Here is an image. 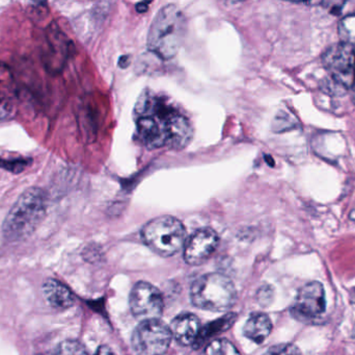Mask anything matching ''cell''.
<instances>
[{
    "instance_id": "obj_1",
    "label": "cell",
    "mask_w": 355,
    "mask_h": 355,
    "mask_svg": "<svg viewBox=\"0 0 355 355\" xmlns=\"http://www.w3.org/2000/svg\"><path fill=\"white\" fill-rule=\"evenodd\" d=\"M47 197L40 188H29L15 202L2 225V233L10 242L31 237L45 218Z\"/></svg>"
},
{
    "instance_id": "obj_2",
    "label": "cell",
    "mask_w": 355,
    "mask_h": 355,
    "mask_svg": "<svg viewBox=\"0 0 355 355\" xmlns=\"http://www.w3.org/2000/svg\"><path fill=\"white\" fill-rule=\"evenodd\" d=\"M186 21L183 13L174 4L162 8L152 22L148 35V47L162 58L172 60L177 56L185 37Z\"/></svg>"
},
{
    "instance_id": "obj_3",
    "label": "cell",
    "mask_w": 355,
    "mask_h": 355,
    "mask_svg": "<svg viewBox=\"0 0 355 355\" xmlns=\"http://www.w3.org/2000/svg\"><path fill=\"white\" fill-rule=\"evenodd\" d=\"M193 306L211 312H225L237 297L235 286L221 273H209L194 281L190 291Z\"/></svg>"
},
{
    "instance_id": "obj_4",
    "label": "cell",
    "mask_w": 355,
    "mask_h": 355,
    "mask_svg": "<svg viewBox=\"0 0 355 355\" xmlns=\"http://www.w3.org/2000/svg\"><path fill=\"white\" fill-rule=\"evenodd\" d=\"M141 237L150 249L168 258L185 246L186 229L183 223L175 217H158L145 225Z\"/></svg>"
},
{
    "instance_id": "obj_5",
    "label": "cell",
    "mask_w": 355,
    "mask_h": 355,
    "mask_svg": "<svg viewBox=\"0 0 355 355\" xmlns=\"http://www.w3.org/2000/svg\"><path fill=\"white\" fill-rule=\"evenodd\" d=\"M323 65L331 79V91L345 93L355 83V46L338 43L329 47L322 56Z\"/></svg>"
},
{
    "instance_id": "obj_6",
    "label": "cell",
    "mask_w": 355,
    "mask_h": 355,
    "mask_svg": "<svg viewBox=\"0 0 355 355\" xmlns=\"http://www.w3.org/2000/svg\"><path fill=\"white\" fill-rule=\"evenodd\" d=\"M172 338L170 327L159 319L143 321L133 331V350L137 355H164Z\"/></svg>"
},
{
    "instance_id": "obj_7",
    "label": "cell",
    "mask_w": 355,
    "mask_h": 355,
    "mask_svg": "<svg viewBox=\"0 0 355 355\" xmlns=\"http://www.w3.org/2000/svg\"><path fill=\"white\" fill-rule=\"evenodd\" d=\"M129 304L133 316L141 322L159 319L164 312L162 293L157 288L146 281H139L133 287Z\"/></svg>"
},
{
    "instance_id": "obj_8",
    "label": "cell",
    "mask_w": 355,
    "mask_h": 355,
    "mask_svg": "<svg viewBox=\"0 0 355 355\" xmlns=\"http://www.w3.org/2000/svg\"><path fill=\"white\" fill-rule=\"evenodd\" d=\"M325 310L327 297L324 288L319 281H312L300 290L291 313L300 320H311L322 315Z\"/></svg>"
},
{
    "instance_id": "obj_9",
    "label": "cell",
    "mask_w": 355,
    "mask_h": 355,
    "mask_svg": "<svg viewBox=\"0 0 355 355\" xmlns=\"http://www.w3.org/2000/svg\"><path fill=\"white\" fill-rule=\"evenodd\" d=\"M219 237L214 229L205 227L194 231L184 246V260L188 265L198 266L206 262L218 247Z\"/></svg>"
},
{
    "instance_id": "obj_10",
    "label": "cell",
    "mask_w": 355,
    "mask_h": 355,
    "mask_svg": "<svg viewBox=\"0 0 355 355\" xmlns=\"http://www.w3.org/2000/svg\"><path fill=\"white\" fill-rule=\"evenodd\" d=\"M168 146L173 149L182 150L191 142L193 129L187 117L172 110L166 118Z\"/></svg>"
},
{
    "instance_id": "obj_11",
    "label": "cell",
    "mask_w": 355,
    "mask_h": 355,
    "mask_svg": "<svg viewBox=\"0 0 355 355\" xmlns=\"http://www.w3.org/2000/svg\"><path fill=\"white\" fill-rule=\"evenodd\" d=\"M200 329L198 317L188 313L178 316L171 327L173 337L183 346L193 345L200 335Z\"/></svg>"
},
{
    "instance_id": "obj_12",
    "label": "cell",
    "mask_w": 355,
    "mask_h": 355,
    "mask_svg": "<svg viewBox=\"0 0 355 355\" xmlns=\"http://www.w3.org/2000/svg\"><path fill=\"white\" fill-rule=\"evenodd\" d=\"M42 293L46 302L54 310H67L75 302L74 295L70 289L56 279H47L42 286Z\"/></svg>"
},
{
    "instance_id": "obj_13",
    "label": "cell",
    "mask_w": 355,
    "mask_h": 355,
    "mask_svg": "<svg viewBox=\"0 0 355 355\" xmlns=\"http://www.w3.org/2000/svg\"><path fill=\"white\" fill-rule=\"evenodd\" d=\"M272 331V322L267 315L256 313L246 321L243 333L248 340L257 344L263 343Z\"/></svg>"
},
{
    "instance_id": "obj_14",
    "label": "cell",
    "mask_w": 355,
    "mask_h": 355,
    "mask_svg": "<svg viewBox=\"0 0 355 355\" xmlns=\"http://www.w3.org/2000/svg\"><path fill=\"white\" fill-rule=\"evenodd\" d=\"M235 319V315L227 314L223 316V318L215 320L214 322L209 323L204 329H200V335H198L196 343L193 344V347L196 346V348H200L205 342L208 341L211 338L227 331L233 325Z\"/></svg>"
},
{
    "instance_id": "obj_15",
    "label": "cell",
    "mask_w": 355,
    "mask_h": 355,
    "mask_svg": "<svg viewBox=\"0 0 355 355\" xmlns=\"http://www.w3.org/2000/svg\"><path fill=\"white\" fill-rule=\"evenodd\" d=\"M200 355H241L237 348L227 340L217 339L205 347Z\"/></svg>"
},
{
    "instance_id": "obj_16",
    "label": "cell",
    "mask_w": 355,
    "mask_h": 355,
    "mask_svg": "<svg viewBox=\"0 0 355 355\" xmlns=\"http://www.w3.org/2000/svg\"><path fill=\"white\" fill-rule=\"evenodd\" d=\"M338 31L343 43L355 46V13L344 17L340 21Z\"/></svg>"
},
{
    "instance_id": "obj_17",
    "label": "cell",
    "mask_w": 355,
    "mask_h": 355,
    "mask_svg": "<svg viewBox=\"0 0 355 355\" xmlns=\"http://www.w3.org/2000/svg\"><path fill=\"white\" fill-rule=\"evenodd\" d=\"M31 164L28 158H0V168L14 174L23 172Z\"/></svg>"
},
{
    "instance_id": "obj_18",
    "label": "cell",
    "mask_w": 355,
    "mask_h": 355,
    "mask_svg": "<svg viewBox=\"0 0 355 355\" xmlns=\"http://www.w3.org/2000/svg\"><path fill=\"white\" fill-rule=\"evenodd\" d=\"M56 355H89L87 350L85 349L83 344L73 340L62 342L58 346V354Z\"/></svg>"
},
{
    "instance_id": "obj_19",
    "label": "cell",
    "mask_w": 355,
    "mask_h": 355,
    "mask_svg": "<svg viewBox=\"0 0 355 355\" xmlns=\"http://www.w3.org/2000/svg\"><path fill=\"white\" fill-rule=\"evenodd\" d=\"M263 355H302L300 350L292 344H282L269 348Z\"/></svg>"
},
{
    "instance_id": "obj_20",
    "label": "cell",
    "mask_w": 355,
    "mask_h": 355,
    "mask_svg": "<svg viewBox=\"0 0 355 355\" xmlns=\"http://www.w3.org/2000/svg\"><path fill=\"white\" fill-rule=\"evenodd\" d=\"M96 355H116L112 350L108 349L105 346H102V347L99 348V350L97 352V354Z\"/></svg>"
},
{
    "instance_id": "obj_21",
    "label": "cell",
    "mask_w": 355,
    "mask_h": 355,
    "mask_svg": "<svg viewBox=\"0 0 355 355\" xmlns=\"http://www.w3.org/2000/svg\"><path fill=\"white\" fill-rule=\"evenodd\" d=\"M150 2H147V3H145V2H141V3H139L137 6V10L139 13H145L148 10V4H149Z\"/></svg>"
},
{
    "instance_id": "obj_22",
    "label": "cell",
    "mask_w": 355,
    "mask_h": 355,
    "mask_svg": "<svg viewBox=\"0 0 355 355\" xmlns=\"http://www.w3.org/2000/svg\"><path fill=\"white\" fill-rule=\"evenodd\" d=\"M350 219H352V221H355V206L354 208H352V212H350L349 215Z\"/></svg>"
},
{
    "instance_id": "obj_23",
    "label": "cell",
    "mask_w": 355,
    "mask_h": 355,
    "mask_svg": "<svg viewBox=\"0 0 355 355\" xmlns=\"http://www.w3.org/2000/svg\"><path fill=\"white\" fill-rule=\"evenodd\" d=\"M352 100H354V102L355 104V83L354 87H352Z\"/></svg>"
},
{
    "instance_id": "obj_24",
    "label": "cell",
    "mask_w": 355,
    "mask_h": 355,
    "mask_svg": "<svg viewBox=\"0 0 355 355\" xmlns=\"http://www.w3.org/2000/svg\"><path fill=\"white\" fill-rule=\"evenodd\" d=\"M37 355H42V354H37Z\"/></svg>"
}]
</instances>
